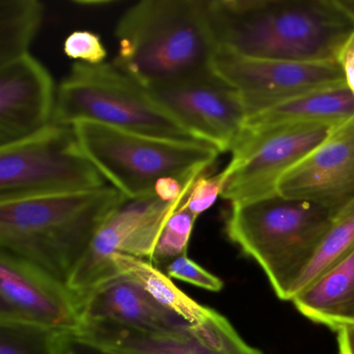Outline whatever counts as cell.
<instances>
[{
  "mask_svg": "<svg viewBox=\"0 0 354 354\" xmlns=\"http://www.w3.org/2000/svg\"><path fill=\"white\" fill-rule=\"evenodd\" d=\"M217 47L242 57L337 62L354 32L339 0H206Z\"/></svg>",
  "mask_w": 354,
  "mask_h": 354,
  "instance_id": "cell-1",
  "label": "cell"
},
{
  "mask_svg": "<svg viewBox=\"0 0 354 354\" xmlns=\"http://www.w3.org/2000/svg\"><path fill=\"white\" fill-rule=\"evenodd\" d=\"M127 200L113 186H105L0 202V250L68 283L99 230Z\"/></svg>",
  "mask_w": 354,
  "mask_h": 354,
  "instance_id": "cell-2",
  "label": "cell"
},
{
  "mask_svg": "<svg viewBox=\"0 0 354 354\" xmlns=\"http://www.w3.org/2000/svg\"><path fill=\"white\" fill-rule=\"evenodd\" d=\"M113 62L145 88L213 71L206 0H142L118 22Z\"/></svg>",
  "mask_w": 354,
  "mask_h": 354,
  "instance_id": "cell-3",
  "label": "cell"
},
{
  "mask_svg": "<svg viewBox=\"0 0 354 354\" xmlns=\"http://www.w3.org/2000/svg\"><path fill=\"white\" fill-rule=\"evenodd\" d=\"M339 214L274 194L231 204L225 233L258 263L277 297L291 301L296 281Z\"/></svg>",
  "mask_w": 354,
  "mask_h": 354,
  "instance_id": "cell-4",
  "label": "cell"
},
{
  "mask_svg": "<svg viewBox=\"0 0 354 354\" xmlns=\"http://www.w3.org/2000/svg\"><path fill=\"white\" fill-rule=\"evenodd\" d=\"M72 127L86 157L128 200L154 194L161 178L186 181L210 173L219 155L214 147L198 140L148 136L90 121Z\"/></svg>",
  "mask_w": 354,
  "mask_h": 354,
  "instance_id": "cell-5",
  "label": "cell"
},
{
  "mask_svg": "<svg viewBox=\"0 0 354 354\" xmlns=\"http://www.w3.org/2000/svg\"><path fill=\"white\" fill-rule=\"evenodd\" d=\"M80 121L148 136L196 140L147 88L113 63L76 62L59 84L53 124L72 126Z\"/></svg>",
  "mask_w": 354,
  "mask_h": 354,
  "instance_id": "cell-6",
  "label": "cell"
},
{
  "mask_svg": "<svg viewBox=\"0 0 354 354\" xmlns=\"http://www.w3.org/2000/svg\"><path fill=\"white\" fill-rule=\"evenodd\" d=\"M105 186L72 126L51 124L34 136L0 147V202Z\"/></svg>",
  "mask_w": 354,
  "mask_h": 354,
  "instance_id": "cell-7",
  "label": "cell"
},
{
  "mask_svg": "<svg viewBox=\"0 0 354 354\" xmlns=\"http://www.w3.org/2000/svg\"><path fill=\"white\" fill-rule=\"evenodd\" d=\"M337 126L304 123L244 127L232 148L231 161L223 169L227 182L221 198L233 204L277 194L279 179L320 146Z\"/></svg>",
  "mask_w": 354,
  "mask_h": 354,
  "instance_id": "cell-8",
  "label": "cell"
},
{
  "mask_svg": "<svg viewBox=\"0 0 354 354\" xmlns=\"http://www.w3.org/2000/svg\"><path fill=\"white\" fill-rule=\"evenodd\" d=\"M185 200L167 203L152 194L126 201L99 230L68 287L82 300L95 288L121 275L111 261L115 254L150 262L167 221Z\"/></svg>",
  "mask_w": 354,
  "mask_h": 354,
  "instance_id": "cell-9",
  "label": "cell"
},
{
  "mask_svg": "<svg viewBox=\"0 0 354 354\" xmlns=\"http://www.w3.org/2000/svg\"><path fill=\"white\" fill-rule=\"evenodd\" d=\"M212 69L237 91L248 118L299 95L346 84L337 62L254 59L221 47L215 51Z\"/></svg>",
  "mask_w": 354,
  "mask_h": 354,
  "instance_id": "cell-10",
  "label": "cell"
},
{
  "mask_svg": "<svg viewBox=\"0 0 354 354\" xmlns=\"http://www.w3.org/2000/svg\"><path fill=\"white\" fill-rule=\"evenodd\" d=\"M147 90L194 140L219 153L232 150L245 125L239 94L214 71Z\"/></svg>",
  "mask_w": 354,
  "mask_h": 354,
  "instance_id": "cell-11",
  "label": "cell"
},
{
  "mask_svg": "<svg viewBox=\"0 0 354 354\" xmlns=\"http://www.w3.org/2000/svg\"><path fill=\"white\" fill-rule=\"evenodd\" d=\"M0 321L76 333L80 301L67 283L38 265L0 250Z\"/></svg>",
  "mask_w": 354,
  "mask_h": 354,
  "instance_id": "cell-12",
  "label": "cell"
},
{
  "mask_svg": "<svg viewBox=\"0 0 354 354\" xmlns=\"http://www.w3.org/2000/svg\"><path fill=\"white\" fill-rule=\"evenodd\" d=\"M74 335L111 354H263L215 313L201 328L153 333L113 322H84Z\"/></svg>",
  "mask_w": 354,
  "mask_h": 354,
  "instance_id": "cell-13",
  "label": "cell"
},
{
  "mask_svg": "<svg viewBox=\"0 0 354 354\" xmlns=\"http://www.w3.org/2000/svg\"><path fill=\"white\" fill-rule=\"evenodd\" d=\"M286 198L322 205L337 213L354 204V119L337 126L306 158L279 179Z\"/></svg>",
  "mask_w": 354,
  "mask_h": 354,
  "instance_id": "cell-14",
  "label": "cell"
},
{
  "mask_svg": "<svg viewBox=\"0 0 354 354\" xmlns=\"http://www.w3.org/2000/svg\"><path fill=\"white\" fill-rule=\"evenodd\" d=\"M55 102L53 76L30 53L0 66V147L51 125Z\"/></svg>",
  "mask_w": 354,
  "mask_h": 354,
  "instance_id": "cell-15",
  "label": "cell"
},
{
  "mask_svg": "<svg viewBox=\"0 0 354 354\" xmlns=\"http://www.w3.org/2000/svg\"><path fill=\"white\" fill-rule=\"evenodd\" d=\"M82 323L113 322L153 333H181L192 328L161 306L132 277L121 274L93 289L80 300Z\"/></svg>",
  "mask_w": 354,
  "mask_h": 354,
  "instance_id": "cell-16",
  "label": "cell"
},
{
  "mask_svg": "<svg viewBox=\"0 0 354 354\" xmlns=\"http://www.w3.org/2000/svg\"><path fill=\"white\" fill-rule=\"evenodd\" d=\"M308 320L337 331L354 327V252L292 299Z\"/></svg>",
  "mask_w": 354,
  "mask_h": 354,
  "instance_id": "cell-17",
  "label": "cell"
},
{
  "mask_svg": "<svg viewBox=\"0 0 354 354\" xmlns=\"http://www.w3.org/2000/svg\"><path fill=\"white\" fill-rule=\"evenodd\" d=\"M354 119V96L346 84L312 91L277 103L248 117L244 127L264 128L286 124L341 125Z\"/></svg>",
  "mask_w": 354,
  "mask_h": 354,
  "instance_id": "cell-18",
  "label": "cell"
},
{
  "mask_svg": "<svg viewBox=\"0 0 354 354\" xmlns=\"http://www.w3.org/2000/svg\"><path fill=\"white\" fill-rule=\"evenodd\" d=\"M119 274L127 275L142 283L156 301L183 319L192 328H200L214 316L216 310L194 301L152 263L136 257L115 254L111 257Z\"/></svg>",
  "mask_w": 354,
  "mask_h": 354,
  "instance_id": "cell-19",
  "label": "cell"
},
{
  "mask_svg": "<svg viewBox=\"0 0 354 354\" xmlns=\"http://www.w3.org/2000/svg\"><path fill=\"white\" fill-rule=\"evenodd\" d=\"M43 15L38 0H0V66L28 55Z\"/></svg>",
  "mask_w": 354,
  "mask_h": 354,
  "instance_id": "cell-20",
  "label": "cell"
},
{
  "mask_svg": "<svg viewBox=\"0 0 354 354\" xmlns=\"http://www.w3.org/2000/svg\"><path fill=\"white\" fill-rule=\"evenodd\" d=\"M354 252V204L333 221L292 291L296 295Z\"/></svg>",
  "mask_w": 354,
  "mask_h": 354,
  "instance_id": "cell-21",
  "label": "cell"
},
{
  "mask_svg": "<svg viewBox=\"0 0 354 354\" xmlns=\"http://www.w3.org/2000/svg\"><path fill=\"white\" fill-rule=\"evenodd\" d=\"M68 333L30 323L0 321V354H64Z\"/></svg>",
  "mask_w": 354,
  "mask_h": 354,
  "instance_id": "cell-22",
  "label": "cell"
},
{
  "mask_svg": "<svg viewBox=\"0 0 354 354\" xmlns=\"http://www.w3.org/2000/svg\"><path fill=\"white\" fill-rule=\"evenodd\" d=\"M185 203L171 215L161 233L150 261L156 267L169 264L174 259L187 252L196 217L186 208Z\"/></svg>",
  "mask_w": 354,
  "mask_h": 354,
  "instance_id": "cell-23",
  "label": "cell"
},
{
  "mask_svg": "<svg viewBox=\"0 0 354 354\" xmlns=\"http://www.w3.org/2000/svg\"><path fill=\"white\" fill-rule=\"evenodd\" d=\"M64 53L69 59L88 65H100L107 57L100 37L88 30H76L64 42Z\"/></svg>",
  "mask_w": 354,
  "mask_h": 354,
  "instance_id": "cell-24",
  "label": "cell"
},
{
  "mask_svg": "<svg viewBox=\"0 0 354 354\" xmlns=\"http://www.w3.org/2000/svg\"><path fill=\"white\" fill-rule=\"evenodd\" d=\"M227 182L225 171L210 175V173L201 176L190 190L185 206L198 218L202 213L210 209L223 194Z\"/></svg>",
  "mask_w": 354,
  "mask_h": 354,
  "instance_id": "cell-25",
  "label": "cell"
},
{
  "mask_svg": "<svg viewBox=\"0 0 354 354\" xmlns=\"http://www.w3.org/2000/svg\"><path fill=\"white\" fill-rule=\"evenodd\" d=\"M167 271L169 277L186 281L207 291L219 292L223 288V281L219 277L196 264L186 254L167 264Z\"/></svg>",
  "mask_w": 354,
  "mask_h": 354,
  "instance_id": "cell-26",
  "label": "cell"
},
{
  "mask_svg": "<svg viewBox=\"0 0 354 354\" xmlns=\"http://www.w3.org/2000/svg\"><path fill=\"white\" fill-rule=\"evenodd\" d=\"M198 178L186 180V181L175 177L161 178L155 184V196H158L160 200L165 201V202H179L189 194L192 186Z\"/></svg>",
  "mask_w": 354,
  "mask_h": 354,
  "instance_id": "cell-27",
  "label": "cell"
},
{
  "mask_svg": "<svg viewBox=\"0 0 354 354\" xmlns=\"http://www.w3.org/2000/svg\"><path fill=\"white\" fill-rule=\"evenodd\" d=\"M337 62L343 71L346 86L354 96V32L342 47Z\"/></svg>",
  "mask_w": 354,
  "mask_h": 354,
  "instance_id": "cell-28",
  "label": "cell"
},
{
  "mask_svg": "<svg viewBox=\"0 0 354 354\" xmlns=\"http://www.w3.org/2000/svg\"><path fill=\"white\" fill-rule=\"evenodd\" d=\"M64 354H111V352L69 333L66 337Z\"/></svg>",
  "mask_w": 354,
  "mask_h": 354,
  "instance_id": "cell-29",
  "label": "cell"
},
{
  "mask_svg": "<svg viewBox=\"0 0 354 354\" xmlns=\"http://www.w3.org/2000/svg\"><path fill=\"white\" fill-rule=\"evenodd\" d=\"M339 354H354V327L337 331Z\"/></svg>",
  "mask_w": 354,
  "mask_h": 354,
  "instance_id": "cell-30",
  "label": "cell"
}]
</instances>
